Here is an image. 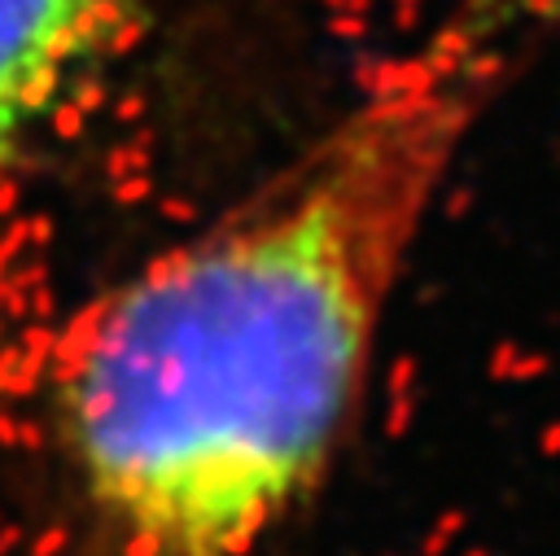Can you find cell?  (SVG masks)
Segmentation results:
<instances>
[{
    "instance_id": "obj_2",
    "label": "cell",
    "mask_w": 560,
    "mask_h": 556,
    "mask_svg": "<svg viewBox=\"0 0 560 556\" xmlns=\"http://www.w3.org/2000/svg\"><path fill=\"white\" fill-rule=\"evenodd\" d=\"M162 0H0V193L149 39Z\"/></svg>"
},
{
    "instance_id": "obj_1",
    "label": "cell",
    "mask_w": 560,
    "mask_h": 556,
    "mask_svg": "<svg viewBox=\"0 0 560 556\" xmlns=\"http://www.w3.org/2000/svg\"><path fill=\"white\" fill-rule=\"evenodd\" d=\"M490 79L481 22L389 61L284 166L48 333L35 556H267L332 473Z\"/></svg>"
},
{
    "instance_id": "obj_3",
    "label": "cell",
    "mask_w": 560,
    "mask_h": 556,
    "mask_svg": "<svg viewBox=\"0 0 560 556\" xmlns=\"http://www.w3.org/2000/svg\"><path fill=\"white\" fill-rule=\"evenodd\" d=\"M490 9L512 22H560V0H494Z\"/></svg>"
}]
</instances>
